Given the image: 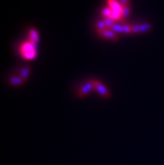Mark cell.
I'll use <instances>...</instances> for the list:
<instances>
[{"label": "cell", "instance_id": "obj_1", "mask_svg": "<svg viewBox=\"0 0 164 165\" xmlns=\"http://www.w3.org/2000/svg\"><path fill=\"white\" fill-rule=\"evenodd\" d=\"M19 54L24 60H32L37 56L36 44L30 40L24 41L19 46Z\"/></svg>", "mask_w": 164, "mask_h": 165}, {"label": "cell", "instance_id": "obj_2", "mask_svg": "<svg viewBox=\"0 0 164 165\" xmlns=\"http://www.w3.org/2000/svg\"><path fill=\"white\" fill-rule=\"evenodd\" d=\"M91 81H92L93 86H94V89L98 92L100 96H102L104 98H109L110 97V91L106 87H105L102 82L97 81V80H91Z\"/></svg>", "mask_w": 164, "mask_h": 165}, {"label": "cell", "instance_id": "obj_3", "mask_svg": "<svg viewBox=\"0 0 164 165\" xmlns=\"http://www.w3.org/2000/svg\"><path fill=\"white\" fill-rule=\"evenodd\" d=\"M97 31H98L99 35L101 36L102 38L110 39V40H113V41H116L119 39L118 34L115 33L113 30H111L110 29H105V30H97Z\"/></svg>", "mask_w": 164, "mask_h": 165}, {"label": "cell", "instance_id": "obj_4", "mask_svg": "<svg viewBox=\"0 0 164 165\" xmlns=\"http://www.w3.org/2000/svg\"><path fill=\"white\" fill-rule=\"evenodd\" d=\"M152 29V24L149 23H144L142 24H137V25H131V33L138 34L147 32Z\"/></svg>", "mask_w": 164, "mask_h": 165}, {"label": "cell", "instance_id": "obj_5", "mask_svg": "<svg viewBox=\"0 0 164 165\" xmlns=\"http://www.w3.org/2000/svg\"><path fill=\"white\" fill-rule=\"evenodd\" d=\"M94 90V86H93L92 81H90L88 82H86V84L84 85L83 87H81L80 90L78 91L77 96L79 97H85L86 96H87L88 94L92 91Z\"/></svg>", "mask_w": 164, "mask_h": 165}, {"label": "cell", "instance_id": "obj_6", "mask_svg": "<svg viewBox=\"0 0 164 165\" xmlns=\"http://www.w3.org/2000/svg\"><path fill=\"white\" fill-rule=\"evenodd\" d=\"M106 2H107V6L111 9L112 12L121 13L122 14L123 6L121 4V3L118 0H106Z\"/></svg>", "mask_w": 164, "mask_h": 165}, {"label": "cell", "instance_id": "obj_7", "mask_svg": "<svg viewBox=\"0 0 164 165\" xmlns=\"http://www.w3.org/2000/svg\"><path fill=\"white\" fill-rule=\"evenodd\" d=\"M29 40L32 41L34 44H38L39 41V34L37 32V30L35 29H30V31H29Z\"/></svg>", "mask_w": 164, "mask_h": 165}, {"label": "cell", "instance_id": "obj_8", "mask_svg": "<svg viewBox=\"0 0 164 165\" xmlns=\"http://www.w3.org/2000/svg\"><path fill=\"white\" fill-rule=\"evenodd\" d=\"M24 82H25V81L23 78H21L20 76H13L9 79V83L14 87L21 86V85L24 84Z\"/></svg>", "mask_w": 164, "mask_h": 165}, {"label": "cell", "instance_id": "obj_9", "mask_svg": "<svg viewBox=\"0 0 164 165\" xmlns=\"http://www.w3.org/2000/svg\"><path fill=\"white\" fill-rule=\"evenodd\" d=\"M30 70H31V68H30V66H24V67H23L20 70V71H19V75H20L21 78L24 79L25 81H27L28 77L30 75Z\"/></svg>", "mask_w": 164, "mask_h": 165}, {"label": "cell", "instance_id": "obj_10", "mask_svg": "<svg viewBox=\"0 0 164 165\" xmlns=\"http://www.w3.org/2000/svg\"><path fill=\"white\" fill-rule=\"evenodd\" d=\"M110 30H113L114 32L116 34H120V33H123V30H122V24H118V23H115V24L111 26Z\"/></svg>", "mask_w": 164, "mask_h": 165}, {"label": "cell", "instance_id": "obj_11", "mask_svg": "<svg viewBox=\"0 0 164 165\" xmlns=\"http://www.w3.org/2000/svg\"><path fill=\"white\" fill-rule=\"evenodd\" d=\"M110 14H111V9H110L108 6L105 7L104 9H102V15L105 18H110Z\"/></svg>", "mask_w": 164, "mask_h": 165}, {"label": "cell", "instance_id": "obj_12", "mask_svg": "<svg viewBox=\"0 0 164 165\" xmlns=\"http://www.w3.org/2000/svg\"><path fill=\"white\" fill-rule=\"evenodd\" d=\"M131 12V9L129 6H123L122 10V18H126L128 17L129 14Z\"/></svg>", "mask_w": 164, "mask_h": 165}, {"label": "cell", "instance_id": "obj_13", "mask_svg": "<svg viewBox=\"0 0 164 165\" xmlns=\"http://www.w3.org/2000/svg\"><path fill=\"white\" fill-rule=\"evenodd\" d=\"M96 27H97V30H105V29H107L104 20H100V21L97 22V24H96Z\"/></svg>", "mask_w": 164, "mask_h": 165}, {"label": "cell", "instance_id": "obj_14", "mask_svg": "<svg viewBox=\"0 0 164 165\" xmlns=\"http://www.w3.org/2000/svg\"><path fill=\"white\" fill-rule=\"evenodd\" d=\"M105 23H106V28L107 29H110L111 26L115 24V21H114L113 19H111L110 18H106L104 19Z\"/></svg>", "mask_w": 164, "mask_h": 165}, {"label": "cell", "instance_id": "obj_15", "mask_svg": "<svg viewBox=\"0 0 164 165\" xmlns=\"http://www.w3.org/2000/svg\"><path fill=\"white\" fill-rule=\"evenodd\" d=\"M123 33L131 34V25H128L126 24H122Z\"/></svg>", "mask_w": 164, "mask_h": 165}, {"label": "cell", "instance_id": "obj_16", "mask_svg": "<svg viewBox=\"0 0 164 165\" xmlns=\"http://www.w3.org/2000/svg\"><path fill=\"white\" fill-rule=\"evenodd\" d=\"M118 1L122 6H129L130 4V0H118Z\"/></svg>", "mask_w": 164, "mask_h": 165}]
</instances>
